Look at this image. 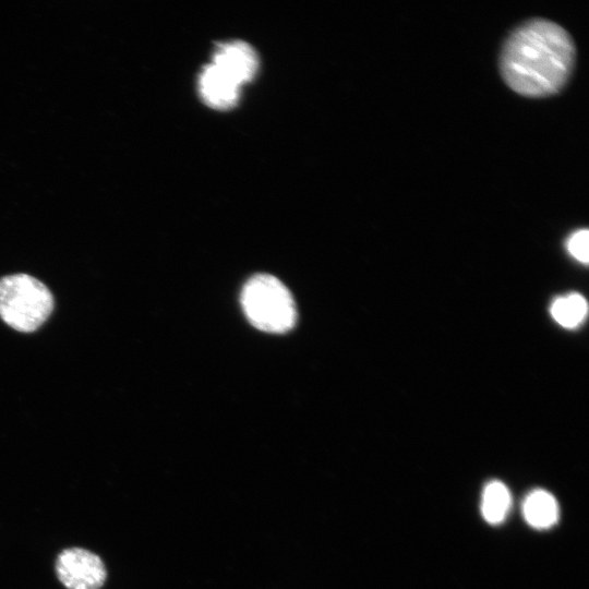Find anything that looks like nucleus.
I'll return each instance as SVG.
<instances>
[{"instance_id":"2","label":"nucleus","mask_w":589,"mask_h":589,"mask_svg":"<svg viewBox=\"0 0 589 589\" xmlns=\"http://www.w3.org/2000/svg\"><path fill=\"white\" fill-rule=\"evenodd\" d=\"M241 304L250 323L263 332L286 333L296 324L297 310L292 294L272 275L251 277L242 288Z\"/></svg>"},{"instance_id":"4","label":"nucleus","mask_w":589,"mask_h":589,"mask_svg":"<svg viewBox=\"0 0 589 589\" xmlns=\"http://www.w3.org/2000/svg\"><path fill=\"white\" fill-rule=\"evenodd\" d=\"M56 574L68 589H99L107 578L103 560L82 548L61 551L56 560Z\"/></svg>"},{"instance_id":"9","label":"nucleus","mask_w":589,"mask_h":589,"mask_svg":"<svg viewBox=\"0 0 589 589\" xmlns=\"http://www.w3.org/2000/svg\"><path fill=\"white\" fill-rule=\"evenodd\" d=\"M551 314L560 325L573 328L585 318L587 302L582 296L569 293L554 300L551 305Z\"/></svg>"},{"instance_id":"3","label":"nucleus","mask_w":589,"mask_h":589,"mask_svg":"<svg viewBox=\"0 0 589 589\" xmlns=\"http://www.w3.org/2000/svg\"><path fill=\"white\" fill-rule=\"evenodd\" d=\"M53 298L38 279L15 274L0 279V317L19 332H34L50 315Z\"/></svg>"},{"instance_id":"8","label":"nucleus","mask_w":589,"mask_h":589,"mask_svg":"<svg viewBox=\"0 0 589 589\" xmlns=\"http://www.w3.org/2000/svg\"><path fill=\"white\" fill-rule=\"evenodd\" d=\"M512 504L508 488L501 481L492 480L485 484L481 495L480 509L484 520L491 525L504 521Z\"/></svg>"},{"instance_id":"5","label":"nucleus","mask_w":589,"mask_h":589,"mask_svg":"<svg viewBox=\"0 0 589 589\" xmlns=\"http://www.w3.org/2000/svg\"><path fill=\"white\" fill-rule=\"evenodd\" d=\"M213 64L241 85L255 76L259 60L249 44L233 40L218 46L214 52Z\"/></svg>"},{"instance_id":"1","label":"nucleus","mask_w":589,"mask_h":589,"mask_svg":"<svg viewBox=\"0 0 589 589\" xmlns=\"http://www.w3.org/2000/svg\"><path fill=\"white\" fill-rule=\"evenodd\" d=\"M576 48L569 33L545 19H531L506 38L500 72L507 86L526 97L558 93L574 69Z\"/></svg>"},{"instance_id":"10","label":"nucleus","mask_w":589,"mask_h":589,"mask_svg":"<svg viewBox=\"0 0 589 589\" xmlns=\"http://www.w3.org/2000/svg\"><path fill=\"white\" fill-rule=\"evenodd\" d=\"M588 239L587 229L575 231L567 240L566 247L568 252L579 262L588 263Z\"/></svg>"},{"instance_id":"6","label":"nucleus","mask_w":589,"mask_h":589,"mask_svg":"<svg viewBox=\"0 0 589 589\" xmlns=\"http://www.w3.org/2000/svg\"><path fill=\"white\" fill-rule=\"evenodd\" d=\"M239 87L232 79L213 63L205 67L199 77V91L204 101L219 110L235 106L239 98Z\"/></svg>"},{"instance_id":"7","label":"nucleus","mask_w":589,"mask_h":589,"mask_svg":"<svg viewBox=\"0 0 589 589\" xmlns=\"http://www.w3.org/2000/svg\"><path fill=\"white\" fill-rule=\"evenodd\" d=\"M522 515L529 526L534 529H549L560 517L556 498L548 491L536 489L524 500Z\"/></svg>"}]
</instances>
